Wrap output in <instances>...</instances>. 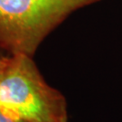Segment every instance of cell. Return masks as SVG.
Wrapping results in <instances>:
<instances>
[{"label":"cell","instance_id":"cell-1","mask_svg":"<svg viewBox=\"0 0 122 122\" xmlns=\"http://www.w3.org/2000/svg\"><path fill=\"white\" fill-rule=\"evenodd\" d=\"M0 109L21 122H68L65 97L24 53L10 54L0 75Z\"/></svg>","mask_w":122,"mask_h":122},{"label":"cell","instance_id":"cell-2","mask_svg":"<svg viewBox=\"0 0 122 122\" xmlns=\"http://www.w3.org/2000/svg\"><path fill=\"white\" fill-rule=\"evenodd\" d=\"M99 0H0V50L33 56L71 14Z\"/></svg>","mask_w":122,"mask_h":122},{"label":"cell","instance_id":"cell-3","mask_svg":"<svg viewBox=\"0 0 122 122\" xmlns=\"http://www.w3.org/2000/svg\"><path fill=\"white\" fill-rule=\"evenodd\" d=\"M0 122H21V121H19L17 119L10 117L7 114L5 113L2 109H0Z\"/></svg>","mask_w":122,"mask_h":122},{"label":"cell","instance_id":"cell-4","mask_svg":"<svg viewBox=\"0 0 122 122\" xmlns=\"http://www.w3.org/2000/svg\"><path fill=\"white\" fill-rule=\"evenodd\" d=\"M7 58H8L7 55H6V56H5V57H2V58H0V75L2 74L5 66V64H6Z\"/></svg>","mask_w":122,"mask_h":122},{"label":"cell","instance_id":"cell-5","mask_svg":"<svg viewBox=\"0 0 122 122\" xmlns=\"http://www.w3.org/2000/svg\"><path fill=\"white\" fill-rule=\"evenodd\" d=\"M6 56L5 54L4 53V51H2V50H0V58H2V57H5Z\"/></svg>","mask_w":122,"mask_h":122}]
</instances>
